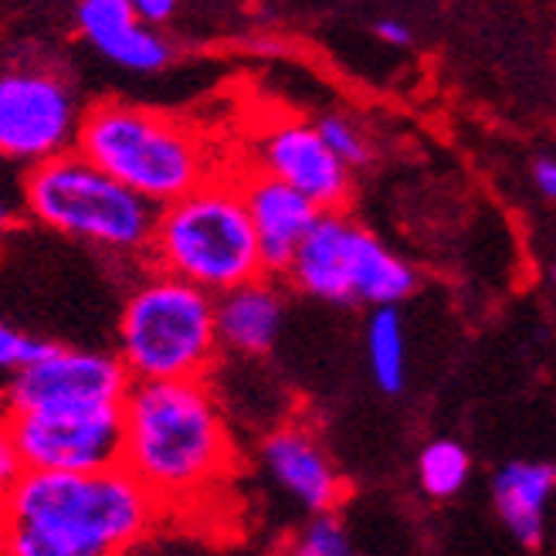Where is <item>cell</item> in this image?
I'll use <instances>...</instances> for the list:
<instances>
[{"label":"cell","mask_w":556,"mask_h":556,"mask_svg":"<svg viewBox=\"0 0 556 556\" xmlns=\"http://www.w3.org/2000/svg\"><path fill=\"white\" fill-rule=\"evenodd\" d=\"M160 513L123 462L92 471L27 468L4 495L0 546L14 556H113L147 540Z\"/></svg>","instance_id":"obj_1"},{"label":"cell","mask_w":556,"mask_h":556,"mask_svg":"<svg viewBox=\"0 0 556 556\" xmlns=\"http://www.w3.org/2000/svg\"><path fill=\"white\" fill-rule=\"evenodd\" d=\"M123 465L156 503L211 492L231 468V438L204 377L132 380L123 397Z\"/></svg>","instance_id":"obj_2"},{"label":"cell","mask_w":556,"mask_h":556,"mask_svg":"<svg viewBox=\"0 0 556 556\" xmlns=\"http://www.w3.org/2000/svg\"><path fill=\"white\" fill-rule=\"evenodd\" d=\"M147 258L214 295L265 275L255 220L241 180L207 177L184 198L160 207Z\"/></svg>","instance_id":"obj_3"},{"label":"cell","mask_w":556,"mask_h":556,"mask_svg":"<svg viewBox=\"0 0 556 556\" xmlns=\"http://www.w3.org/2000/svg\"><path fill=\"white\" fill-rule=\"evenodd\" d=\"M75 150L156 207L214 177L207 143L190 126L126 102L92 105Z\"/></svg>","instance_id":"obj_4"},{"label":"cell","mask_w":556,"mask_h":556,"mask_svg":"<svg viewBox=\"0 0 556 556\" xmlns=\"http://www.w3.org/2000/svg\"><path fill=\"white\" fill-rule=\"evenodd\" d=\"M24 204L45 228L129 258L150 252L160 217V207L143 193L78 150L35 163L24 180Z\"/></svg>","instance_id":"obj_5"},{"label":"cell","mask_w":556,"mask_h":556,"mask_svg":"<svg viewBox=\"0 0 556 556\" xmlns=\"http://www.w3.org/2000/svg\"><path fill=\"white\" fill-rule=\"evenodd\" d=\"M214 292L156 268L126 299L119 359L132 380L204 377L217 356Z\"/></svg>","instance_id":"obj_6"},{"label":"cell","mask_w":556,"mask_h":556,"mask_svg":"<svg viewBox=\"0 0 556 556\" xmlns=\"http://www.w3.org/2000/svg\"><path fill=\"white\" fill-rule=\"evenodd\" d=\"M81 113L72 86L48 68H14L0 75V156L45 163L75 150Z\"/></svg>","instance_id":"obj_7"},{"label":"cell","mask_w":556,"mask_h":556,"mask_svg":"<svg viewBox=\"0 0 556 556\" xmlns=\"http://www.w3.org/2000/svg\"><path fill=\"white\" fill-rule=\"evenodd\" d=\"M21 458L35 471H92L123 462V404L8 410Z\"/></svg>","instance_id":"obj_8"},{"label":"cell","mask_w":556,"mask_h":556,"mask_svg":"<svg viewBox=\"0 0 556 556\" xmlns=\"http://www.w3.org/2000/svg\"><path fill=\"white\" fill-rule=\"evenodd\" d=\"M129 370L119 353L72 350L54 343L35 364L14 370L8 387V410H59V407H102L123 404Z\"/></svg>","instance_id":"obj_9"},{"label":"cell","mask_w":556,"mask_h":556,"mask_svg":"<svg viewBox=\"0 0 556 556\" xmlns=\"http://www.w3.org/2000/svg\"><path fill=\"white\" fill-rule=\"evenodd\" d=\"M255 170L292 184L323 211H340L350 198V166L332 153L316 126L282 123L262 132Z\"/></svg>","instance_id":"obj_10"},{"label":"cell","mask_w":556,"mask_h":556,"mask_svg":"<svg viewBox=\"0 0 556 556\" xmlns=\"http://www.w3.org/2000/svg\"><path fill=\"white\" fill-rule=\"evenodd\" d=\"M241 193L258 231L265 275H286L295 248L313 231L323 207L292 184L278 180L265 170L241 177Z\"/></svg>","instance_id":"obj_11"},{"label":"cell","mask_w":556,"mask_h":556,"mask_svg":"<svg viewBox=\"0 0 556 556\" xmlns=\"http://www.w3.org/2000/svg\"><path fill=\"white\" fill-rule=\"evenodd\" d=\"M78 31L105 62L126 72H160L170 65L174 48L139 17L129 0H78Z\"/></svg>","instance_id":"obj_12"},{"label":"cell","mask_w":556,"mask_h":556,"mask_svg":"<svg viewBox=\"0 0 556 556\" xmlns=\"http://www.w3.org/2000/svg\"><path fill=\"white\" fill-rule=\"evenodd\" d=\"M268 476L309 513L337 509L343 498V479L305 428H278L262 444Z\"/></svg>","instance_id":"obj_13"},{"label":"cell","mask_w":556,"mask_h":556,"mask_svg":"<svg viewBox=\"0 0 556 556\" xmlns=\"http://www.w3.org/2000/svg\"><path fill=\"white\" fill-rule=\"evenodd\" d=\"M353 220L340 211H323L313 231L302 238L295 255L286 268L292 286L313 299L346 305L353 302L350 282V241H353Z\"/></svg>","instance_id":"obj_14"},{"label":"cell","mask_w":556,"mask_h":556,"mask_svg":"<svg viewBox=\"0 0 556 556\" xmlns=\"http://www.w3.org/2000/svg\"><path fill=\"white\" fill-rule=\"evenodd\" d=\"M214 305H217L220 346H228L241 356H265L275 346L278 332H282L286 302L282 292L265 275L214 295Z\"/></svg>","instance_id":"obj_15"},{"label":"cell","mask_w":556,"mask_h":556,"mask_svg":"<svg viewBox=\"0 0 556 556\" xmlns=\"http://www.w3.org/2000/svg\"><path fill=\"white\" fill-rule=\"evenodd\" d=\"M556 489V468L549 462H513L495 476L492 495L506 530L519 546L536 549L543 543V513Z\"/></svg>","instance_id":"obj_16"},{"label":"cell","mask_w":556,"mask_h":556,"mask_svg":"<svg viewBox=\"0 0 556 556\" xmlns=\"http://www.w3.org/2000/svg\"><path fill=\"white\" fill-rule=\"evenodd\" d=\"M350 282H353V299L359 302L397 305L414 292L417 271L394 252H387V244L377 235H370L367 228H353Z\"/></svg>","instance_id":"obj_17"},{"label":"cell","mask_w":556,"mask_h":556,"mask_svg":"<svg viewBox=\"0 0 556 556\" xmlns=\"http://www.w3.org/2000/svg\"><path fill=\"white\" fill-rule=\"evenodd\" d=\"M367 356H370V370L380 391L401 394L407 353H404V323H401L397 305H377L374 309L367 323Z\"/></svg>","instance_id":"obj_18"},{"label":"cell","mask_w":556,"mask_h":556,"mask_svg":"<svg viewBox=\"0 0 556 556\" xmlns=\"http://www.w3.org/2000/svg\"><path fill=\"white\" fill-rule=\"evenodd\" d=\"M468 452L458 441H431L417 458V479L434 498H452L468 482Z\"/></svg>","instance_id":"obj_19"},{"label":"cell","mask_w":556,"mask_h":556,"mask_svg":"<svg viewBox=\"0 0 556 556\" xmlns=\"http://www.w3.org/2000/svg\"><path fill=\"white\" fill-rule=\"evenodd\" d=\"M350 549L353 546L346 536V526L340 522V516H332V509L313 513L309 526H305L295 543L299 556H346Z\"/></svg>","instance_id":"obj_20"},{"label":"cell","mask_w":556,"mask_h":556,"mask_svg":"<svg viewBox=\"0 0 556 556\" xmlns=\"http://www.w3.org/2000/svg\"><path fill=\"white\" fill-rule=\"evenodd\" d=\"M316 129L323 132V139L332 147V153H337L350 170L353 166H364L370 163V143H367V132L353 126L346 116H326L316 123Z\"/></svg>","instance_id":"obj_21"},{"label":"cell","mask_w":556,"mask_h":556,"mask_svg":"<svg viewBox=\"0 0 556 556\" xmlns=\"http://www.w3.org/2000/svg\"><path fill=\"white\" fill-rule=\"evenodd\" d=\"M54 343L24 337V332L11 329L8 323H0V370H21L27 364H35L38 356H45Z\"/></svg>","instance_id":"obj_22"},{"label":"cell","mask_w":556,"mask_h":556,"mask_svg":"<svg viewBox=\"0 0 556 556\" xmlns=\"http://www.w3.org/2000/svg\"><path fill=\"white\" fill-rule=\"evenodd\" d=\"M27 471L24 458H21V448H17V441H14V431H11V421L4 417L0 421V495H8L17 479Z\"/></svg>","instance_id":"obj_23"},{"label":"cell","mask_w":556,"mask_h":556,"mask_svg":"<svg viewBox=\"0 0 556 556\" xmlns=\"http://www.w3.org/2000/svg\"><path fill=\"white\" fill-rule=\"evenodd\" d=\"M177 4H180V0H129V8L147 24H166L174 17Z\"/></svg>","instance_id":"obj_24"},{"label":"cell","mask_w":556,"mask_h":556,"mask_svg":"<svg viewBox=\"0 0 556 556\" xmlns=\"http://www.w3.org/2000/svg\"><path fill=\"white\" fill-rule=\"evenodd\" d=\"M533 184H536V190L543 193V198L556 201V160H549V156L536 160V166H533Z\"/></svg>","instance_id":"obj_25"},{"label":"cell","mask_w":556,"mask_h":556,"mask_svg":"<svg viewBox=\"0 0 556 556\" xmlns=\"http://www.w3.org/2000/svg\"><path fill=\"white\" fill-rule=\"evenodd\" d=\"M377 35L383 41H391V45H410V31H407V24H401V21H380Z\"/></svg>","instance_id":"obj_26"},{"label":"cell","mask_w":556,"mask_h":556,"mask_svg":"<svg viewBox=\"0 0 556 556\" xmlns=\"http://www.w3.org/2000/svg\"><path fill=\"white\" fill-rule=\"evenodd\" d=\"M8 228H11V207L0 201V235H4Z\"/></svg>","instance_id":"obj_27"},{"label":"cell","mask_w":556,"mask_h":556,"mask_svg":"<svg viewBox=\"0 0 556 556\" xmlns=\"http://www.w3.org/2000/svg\"><path fill=\"white\" fill-rule=\"evenodd\" d=\"M553 286H556V262H553Z\"/></svg>","instance_id":"obj_28"},{"label":"cell","mask_w":556,"mask_h":556,"mask_svg":"<svg viewBox=\"0 0 556 556\" xmlns=\"http://www.w3.org/2000/svg\"><path fill=\"white\" fill-rule=\"evenodd\" d=\"M0 549H4V546H0Z\"/></svg>","instance_id":"obj_29"}]
</instances>
